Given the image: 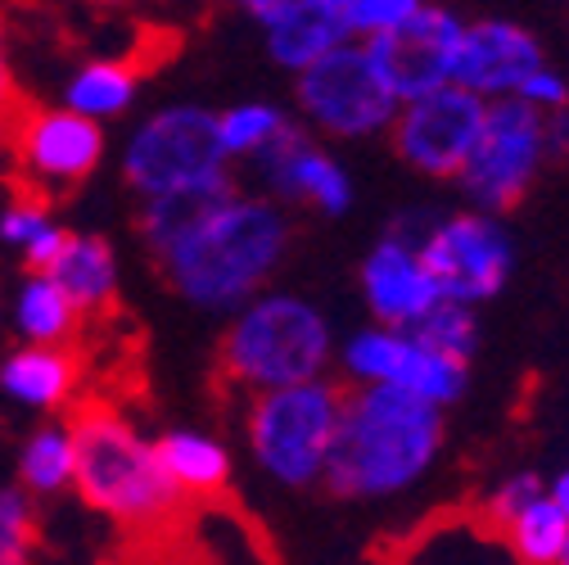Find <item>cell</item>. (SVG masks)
I'll return each mask as SVG.
<instances>
[{
  "instance_id": "6da1fadb",
  "label": "cell",
  "mask_w": 569,
  "mask_h": 565,
  "mask_svg": "<svg viewBox=\"0 0 569 565\" xmlns=\"http://www.w3.org/2000/svg\"><path fill=\"white\" fill-rule=\"evenodd\" d=\"M443 444V412L393 385L343 389L339 430L326 453V488L339 498H385L407 488Z\"/></svg>"
},
{
  "instance_id": "7a4b0ae2",
  "label": "cell",
  "mask_w": 569,
  "mask_h": 565,
  "mask_svg": "<svg viewBox=\"0 0 569 565\" xmlns=\"http://www.w3.org/2000/svg\"><path fill=\"white\" fill-rule=\"evenodd\" d=\"M284 245L290 222L271 199L231 195L154 262L186 304L227 313L262 290V280L284 258Z\"/></svg>"
},
{
  "instance_id": "3957f363",
  "label": "cell",
  "mask_w": 569,
  "mask_h": 565,
  "mask_svg": "<svg viewBox=\"0 0 569 565\" xmlns=\"http://www.w3.org/2000/svg\"><path fill=\"white\" fill-rule=\"evenodd\" d=\"M73 430V488L91 512L127 529H168L186 498L159 466L154 444L127 416L104 403H87L68 420Z\"/></svg>"
},
{
  "instance_id": "277c9868",
  "label": "cell",
  "mask_w": 569,
  "mask_h": 565,
  "mask_svg": "<svg viewBox=\"0 0 569 565\" xmlns=\"http://www.w3.org/2000/svg\"><path fill=\"white\" fill-rule=\"evenodd\" d=\"M330 358L326 317L299 295H262L240 308L218 348V371L253 394L290 389L321 376Z\"/></svg>"
},
{
  "instance_id": "5b68a950",
  "label": "cell",
  "mask_w": 569,
  "mask_h": 565,
  "mask_svg": "<svg viewBox=\"0 0 569 565\" xmlns=\"http://www.w3.org/2000/svg\"><path fill=\"white\" fill-rule=\"evenodd\" d=\"M343 385L308 380L290 389H267L249 403V448L280 484H312L326 470V453L339 430Z\"/></svg>"
},
{
  "instance_id": "8992f818",
  "label": "cell",
  "mask_w": 569,
  "mask_h": 565,
  "mask_svg": "<svg viewBox=\"0 0 569 565\" xmlns=\"http://www.w3.org/2000/svg\"><path fill=\"white\" fill-rule=\"evenodd\" d=\"M212 172H227V155L218 140V113L199 105H172L150 113L122 150V177L146 199L194 186Z\"/></svg>"
},
{
  "instance_id": "52a82bcc",
  "label": "cell",
  "mask_w": 569,
  "mask_h": 565,
  "mask_svg": "<svg viewBox=\"0 0 569 565\" xmlns=\"http://www.w3.org/2000/svg\"><path fill=\"white\" fill-rule=\"evenodd\" d=\"M542 122H547V113L525 105L520 96H507V100L488 105L483 131L475 140L466 168L457 172L475 204L507 214V208H516L525 199L538 163L547 159V150H542Z\"/></svg>"
},
{
  "instance_id": "ba28073f",
  "label": "cell",
  "mask_w": 569,
  "mask_h": 565,
  "mask_svg": "<svg viewBox=\"0 0 569 565\" xmlns=\"http://www.w3.org/2000/svg\"><path fill=\"white\" fill-rule=\"evenodd\" d=\"M303 113L335 136H371L398 118V96L380 78L367 46H335L299 73Z\"/></svg>"
},
{
  "instance_id": "9c48e42d",
  "label": "cell",
  "mask_w": 569,
  "mask_h": 565,
  "mask_svg": "<svg viewBox=\"0 0 569 565\" xmlns=\"http://www.w3.org/2000/svg\"><path fill=\"white\" fill-rule=\"evenodd\" d=\"M483 113L488 105L448 82L430 96H420V100H407L393 118V146L398 155L420 168V172H430V177H457L475 150V140L483 131Z\"/></svg>"
},
{
  "instance_id": "30bf717a",
  "label": "cell",
  "mask_w": 569,
  "mask_h": 565,
  "mask_svg": "<svg viewBox=\"0 0 569 565\" xmlns=\"http://www.w3.org/2000/svg\"><path fill=\"white\" fill-rule=\"evenodd\" d=\"M416 254H420V267L439 286V295L466 308L479 299H492L507 286V271H511V245L502 227L475 214L443 222L430 240L416 245Z\"/></svg>"
},
{
  "instance_id": "8fae6325",
  "label": "cell",
  "mask_w": 569,
  "mask_h": 565,
  "mask_svg": "<svg viewBox=\"0 0 569 565\" xmlns=\"http://www.w3.org/2000/svg\"><path fill=\"white\" fill-rule=\"evenodd\" d=\"M461 32L466 28L448 10H416L398 28L367 37V54L389 82V91L398 96V105H407L452 82Z\"/></svg>"
},
{
  "instance_id": "7c38bea8",
  "label": "cell",
  "mask_w": 569,
  "mask_h": 565,
  "mask_svg": "<svg viewBox=\"0 0 569 565\" xmlns=\"http://www.w3.org/2000/svg\"><path fill=\"white\" fill-rule=\"evenodd\" d=\"M14 159L41 190H73L104 159V127L59 109H23L10 127Z\"/></svg>"
},
{
  "instance_id": "4fadbf2b",
  "label": "cell",
  "mask_w": 569,
  "mask_h": 565,
  "mask_svg": "<svg viewBox=\"0 0 569 565\" xmlns=\"http://www.w3.org/2000/svg\"><path fill=\"white\" fill-rule=\"evenodd\" d=\"M389 565H520L507 529L483 507H448L389 543Z\"/></svg>"
},
{
  "instance_id": "5bb4252c",
  "label": "cell",
  "mask_w": 569,
  "mask_h": 565,
  "mask_svg": "<svg viewBox=\"0 0 569 565\" xmlns=\"http://www.w3.org/2000/svg\"><path fill=\"white\" fill-rule=\"evenodd\" d=\"M542 68V50L538 41L516 28V23H475L461 32V50H457V68H452V82L483 96L507 100L520 91V82L529 73Z\"/></svg>"
},
{
  "instance_id": "9a60e30c",
  "label": "cell",
  "mask_w": 569,
  "mask_h": 565,
  "mask_svg": "<svg viewBox=\"0 0 569 565\" xmlns=\"http://www.w3.org/2000/svg\"><path fill=\"white\" fill-rule=\"evenodd\" d=\"M253 163H258L262 181L271 186V195H280V199H312V204L326 208V214H343L348 199H352L348 177L312 146L295 122H284L253 155Z\"/></svg>"
},
{
  "instance_id": "2e32d148",
  "label": "cell",
  "mask_w": 569,
  "mask_h": 565,
  "mask_svg": "<svg viewBox=\"0 0 569 565\" xmlns=\"http://www.w3.org/2000/svg\"><path fill=\"white\" fill-rule=\"evenodd\" d=\"M362 286H367V299H371L376 317L385 321V330H411L435 304H443L430 271L420 267L416 245H402V240H385L367 258Z\"/></svg>"
},
{
  "instance_id": "e0dca14e",
  "label": "cell",
  "mask_w": 569,
  "mask_h": 565,
  "mask_svg": "<svg viewBox=\"0 0 569 565\" xmlns=\"http://www.w3.org/2000/svg\"><path fill=\"white\" fill-rule=\"evenodd\" d=\"M82 358L63 344H19L0 358V394L28 412H59L73 403Z\"/></svg>"
},
{
  "instance_id": "ac0fdd59",
  "label": "cell",
  "mask_w": 569,
  "mask_h": 565,
  "mask_svg": "<svg viewBox=\"0 0 569 565\" xmlns=\"http://www.w3.org/2000/svg\"><path fill=\"white\" fill-rule=\"evenodd\" d=\"M352 32L348 0H290L284 14L267 28V46L284 68H303L343 46Z\"/></svg>"
},
{
  "instance_id": "d6986e66",
  "label": "cell",
  "mask_w": 569,
  "mask_h": 565,
  "mask_svg": "<svg viewBox=\"0 0 569 565\" xmlns=\"http://www.w3.org/2000/svg\"><path fill=\"white\" fill-rule=\"evenodd\" d=\"M46 276L63 290V299L73 304L82 317L104 313L118 299V254L104 236L68 231L59 258L46 267Z\"/></svg>"
},
{
  "instance_id": "ffe728a7",
  "label": "cell",
  "mask_w": 569,
  "mask_h": 565,
  "mask_svg": "<svg viewBox=\"0 0 569 565\" xmlns=\"http://www.w3.org/2000/svg\"><path fill=\"white\" fill-rule=\"evenodd\" d=\"M231 195H236L231 172H212V177H203L194 186H181V190L146 199V208H140V240H146L150 258L168 254L190 227H199L212 208L227 204Z\"/></svg>"
},
{
  "instance_id": "44dd1931",
  "label": "cell",
  "mask_w": 569,
  "mask_h": 565,
  "mask_svg": "<svg viewBox=\"0 0 569 565\" xmlns=\"http://www.w3.org/2000/svg\"><path fill=\"white\" fill-rule=\"evenodd\" d=\"M159 466L168 470V479L181 488V498H218L231 484V457L218 439H208L199 430H168L163 439H154Z\"/></svg>"
},
{
  "instance_id": "7402d4cb",
  "label": "cell",
  "mask_w": 569,
  "mask_h": 565,
  "mask_svg": "<svg viewBox=\"0 0 569 565\" xmlns=\"http://www.w3.org/2000/svg\"><path fill=\"white\" fill-rule=\"evenodd\" d=\"M136 87H140V68L136 63H127V59H91L63 82V109L78 113V118H91V122H104V118H118V113L131 109Z\"/></svg>"
},
{
  "instance_id": "603a6c76",
  "label": "cell",
  "mask_w": 569,
  "mask_h": 565,
  "mask_svg": "<svg viewBox=\"0 0 569 565\" xmlns=\"http://www.w3.org/2000/svg\"><path fill=\"white\" fill-rule=\"evenodd\" d=\"M10 317H14V330H19L23 344H63V348H73V335L82 326V313L63 299V290L46 271L23 276Z\"/></svg>"
},
{
  "instance_id": "cb8c5ba5",
  "label": "cell",
  "mask_w": 569,
  "mask_h": 565,
  "mask_svg": "<svg viewBox=\"0 0 569 565\" xmlns=\"http://www.w3.org/2000/svg\"><path fill=\"white\" fill-rule=\"evenodd\" d=\"M385 385L407 389V394H416V398H425V403L443 407V403L461 398V389H466V363H457V358H448V353H435V348L416 344V339L402 330Z\"/></svg>"
},
{
  "instance_id": "d4e9b609",
  "label": "cell",
  "mask_w": 569,
  "mask_h": 565,
  "mask_svg": "<svg viewBox=\"0 0 569 565\" xmlns=\"http://www.w3.org/2000/svg\"><path fill=\"white\" fill-rule=\"evenodd\" d=\"M19 488L28 498H54L73 488V430L68 420H46L19 448Z\"/></svg>"
},
{
  "instance_id": "484cf974",
  "label": "cell",
  "mask_w": 569,
  "mask_h": 565,
  "mask_svg": "<svg viewBox=\"0 0 569 565\" xmlns=\"http://www.w3.org/2000/svg\"><path fill=\"white\" fill-rule=\"evenodd\" d=\"M416 344H425V348H435V353H448V358H457V363H466L470 353H475V339H479V330H475V313L466 308V304H435L430 313H425L411 330H407Z\"/></svg>"
},
{
  "instance_id": "4316f807",
  "label": "cell",
  "mask_w": 569,
  "mask_h": 565,
  "mask_svg": "<svg viewBox=\"0 0 569 565\" xmlns=\"http://www.w3.org/2000/svg\"><path fill=\"white\" fill-rule=\"evenodd\" d=\"M290 122L280 109H271V105H236V109H227V113H218V140H222V155L227 159H253L267 140Z\"/></svg>"
},
{
  "instance_id": "83f0119b",
  "label": "cell",
  "mask_w": 569,
  "mask_h": 565,
  "mask_svg": "<svg viewBox=\"0 0 569 565\" xmlns=\"http://www.w3.org/2000/svg\"><path fill=\"white\" fill-rule=\"evenodd\" d=\"M37 507L19 484H0V565H32Z\"/></svg>"
},
{
  "instance_id": "f1b7e54d",
  "label": "cell",
  "mask_w": 569,
  "mask_h": 565,
  "mask_svg": "<svg viewBox=\"0 0 569 565\" xmlns=\"http://www.w3.org/2000/svg\"><path fill=\"white\" fill-rule=\"evenodd\" d=\"M50 227H54V218H50V204L41 195H19L0 208V245H10L19 254Z\"/></svg>"
},
{
  "instance_id": "f546056e",
  "label": "cell",
  "mask_w": 569,
  "mask_h": 565,
  "mask_svg": "<svg viewBox=\"0 0 569 565\" xmlns=\"http://www.w3.org/2000/svg\"><path fill=\"white\" fill-rule=\"evenodd\" d=\"M416 10H420V0H348L352 32H362V37H380L398 28L402 19H411Z\"/></svg>"
},
{
  "instance_id": "4dcf8cb0",
  "label": "cell",
  "mask_w": 569,
  "mask_h": 565,
  "mask_svg": "<svg viewBox=\"0 0 569 565\" xmlns=\"http://www.w3.org/2000/svg\"><path fill=\"white\" fill-rule=\"evenodd\" d=\"M533 498H542V479H538V475H516L511 484H502V488H497L492 498L483 503V512H488L497 525H507V521H511L520 507H529Z\"/></svg>"
},
{
  "instance_id": "1f68e13d",
  "label": "cell",
  "mask_w": 569,
  "mask_h": 565,
  "mask_svg": "<svg viewBox=\"0 0 569 565\" xmlns=\"http://www.w3.org/2000/svg\"><path fill=\"white\" fill-rule=\"evenodd\" d=\"M525 105H533V109H551V113H560L565 105H569V87L556 78V73H547V68H538V73H529L525 82H520V91H516Z\"/></svg>"
},
{
  "instance_id": "d6a6232c",
  "label": "cell",
  "mask_w": 569,
  "mask_h": 565,
  "mask_svg": "<svg viewBox=\"0 0 569 565\" xmlns=\"http://www.w3.org/2000/svg\"><path fill=\"white\" fill-rule=\"evenodd\" d=\"M19 87H14V68H10V37H6V14H0V127H14L19 118Z\"/></svg>"
},
{
  "instance_id": "836d02e7",
  "label": "cell",
  "mask_w": 569,
  "mask_h": 565,
  "mask_svg": "<svg viewBox=\"0 0 569 565\" xmlns=\"http://www.w3.org/2000/svg\"><path fill=\"white\" fill-rule=\"evenodd\" d=\"M63 236H68V227H59V222H54L50 231H41V236H37V240L23 249L28 267H32V271H46V267L59 258V249H63Z\"/></svg>"
},
{
  "instance_id": "e575fe53",
  "label": "cell",
  "mask_w": 569,
  "mask_h": 565,
  "mask_svg": "<svg viewBox=\"0 0 569 565\" xmlns=\"http://www.w3.org/2000/svg\"><path fill=\"white\" fill-rule=\"evenodd\" d=\"M240 6H244L249 19H258L262 28H271V23L284 14V6H290V0H240Z\"/></svg>"
},
{
  "instance_id": "d590c367",
  "label": "cell",
  "mask_w": 569,
  "mask_h": 565,
  "mask_svg": "<svg viewBox=\"0 0 569 565\" xmlns=\"http://www.w3.org/2000/svg\"><path fill=\"white\" fill-rule=\"evenodd\" d=\"M551 503H556V507H560V516L569 521V470H565V475L556 479V493H551Z\"/></svg>"
},
{
  "instance_id": "8d00e7d4",
  "label": "cell",
  "mask_w": 569,
  "mask_h": 565,
  "mask_svg": "<svg viewBox=\"0 0 569 565\" xmlns=\"http://www.w3.org/2000/svg\"><path fill=\"white\" fill-rule=\"evenodd\" d=\"M87 6H131V0H87Z\"/></svg>"
},
{
  "instance_id": "74e56055",
  "label": "cell",
  "mask_w": 569,
  "mask_h": 565,
  "mask_svg": "<svg viewBox=\"0 0 569 565\" xmlns=\"http://www.w3.org/2000/svg\"><path fill=\"white\" fill-rule=\"evenodd\" d=\"M556 565H569V538H565V547H560V556H556Z\"/></svg>"
}]
</instances>
